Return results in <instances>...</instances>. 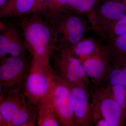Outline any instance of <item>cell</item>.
<instances>
[{"instance_id":"6da1fadb","label":"cell","mask_w":126,"mask_h":126,"mask_svg":"<svg viewBox=\"0 0 126 126\" xmlns=\"http://www.w3.org/2000/svg\"><path fill=\"white\" fill-rule=\"evenodd\" d=\"M20 18L17 24L32 60L50 67L51 57L57 45L52 25L38 12Z\"/></svg>"},{"instance_id":"7a4b0ae2","label":"cell","mask_w":126,"mask_h":126,"mask_svg":"<svg viewBox=\"0 0 126 126\" xmlns=\"http://www.w3.org/2000/svg\"><path fill=\"white\" fill-rule=\"evenodd\" d=\"M56 35V47H72L92 30L83 15L65 10L50 23Z\"/></svg>"},{"instance_id":"3957f363","label":"cell","mask_w":126,"mask_h":126,"mask_svg":"<svg viewBox=\"0 0 126 126\" xmlns=\"http://www.w3.org/2000/svg\"><path fill=\"white\" fill-rule=\"evenodd\" d=\"M55 74L61 78L82 86L90 91L92 84L80 60L69 47H56L51 60Z\"/></svg>"},{"instance_id":"277c9868","label":"cell","mask_w":126,"mask_h":126,"mask_svg":"<svg viewBox=\"0 0 126 126\" xmlns=\"http://www.w3.org/2000/svg\"><path fill=\"white\" fill-rule=\"evenodd\" d=\"M55 75L52 67L31 60L30 71L22 90L27 101L38 107L48 93Z\"/></svg>"},{"instance_id":"5b68a950","label":"cell","mask_w":126,"mask_h":126,"mask_svg":"<svg viewBox=\"0 0 126 126\" xmlns=\"http://www.w3.org/2000/svg\"><path fill=\"white\" fill-rule=\"evenodd\" d=\"M31 62L26 56H7L0 58V95L22 91Z\"/></svg>"},{"instance_id":"8992f818","label":"cell","mask_w":126,"mask_h":126,"mask_svg":"<svg viewBox=\"0 0 126 126\" xmlns=\"http://www.w3.org/2000/svg\"><path fill=\"white\" fill-rule=\"evenodd\" d=\"M126 14V7L121 0H103L96 6L88 21L92 30L106 42L107 32Z\"/></svg>"},{"instance_id":"52a82bcc","label":"cell","mask_w":126,"mask_h":126,"mask_svg":"<svg viewBox=\"0 0 126 126\" xmlns=\"http://www.w3.org/2000/svg\"><path fill=\"white\" fill-rule=\"evenodd\" d=\"M45 97L52 106L61 126H78L71 104L70 91L63 79L55 75Z\"/></svg>"},{"instance_id":"ba28073f","label":"cell","mask_w":126,"mask_h":126,"mask_svg":"<svg viewBox=\"0 0 126 126\" xmlns=\"http://www.w3.org/2000/svg\"><path fill=\"white\" fill-rule=\"evenodd\" d=\"M91 99L97 104L110 126H123L126 122L119 104L107 86L92 87Z\"/></svg>"},{"instance_id":"9c48e42d","label":"cell","mask_w":126,"mask_h":126,"mask_svg":"<svg viewBox=\"0 0 126 126\" xmlns=\"http://www.w3.org/2000/svg\"><path fill=\"white\" fill-rule=\"evenodd\" d=\"M63 79L70 91L71 104L77 126H94L90 91L82 86Z\"/></svg>"},{"instance_id":"30bf717a","label":"cell","mask_w":126,"mask_h":126,"mask_svg":"<svg viewBox=\"0 0 126 126\" xmlns=\"http://www.w3.org/2000/svg\"><path fill=\"white\" fill-rule=\"evenodd\" d=\"M27 50L22 31L18 24L0 23V57L24 56Z\"/></svg>"},{"instance_id":"8fae6325","label":"cell","mask_w":126,"mask_h":126,"mask_svg":"<svg viewBox=\"0 0 126 126\" xmlns=\"http://www.w3.org/2000/svg\"><path fill=\"white\" fill-rule=\"evenodd\" d=\"M111 56L106 45L104 48L96 54L80 60L90 79L92 87L103 84L110 68Z\"/></svg>"},{"instance_id":"7c38bea8","label":"cell","mask_w":126,"mask_h":126,"mask_svg":"<svg viewBox=\"0 0 126 126\" xmlns=\"http://www.w3.org/2000/svg\"><path fill=\"white\" fill-rule=\"evenodd\" d=\"M27 102L22 91L0 95V126H9L14 116Z\"/></svg>"},{"instance_id":"4fadbf2b","label":"cell","mask_w":126,"mask_h":126,"mask_svg":"<svg viewBox=\"0 0 126 126\" xmlns=\"http://www.w3.org/2000/svg\"><path fill=\"white\" fill-rule=\"evenodd\" d=\"M44 1L43 0H8L0 8V17L20 18L39 12Z\"/></svg>"},{"instance_id":"5bb4252c","label":"cell","mask_w":126,"mask_h":126,"mask_svg":"<svg viewBox=\"0 0 126 126\" xmlns=\"http://www.w3.org/2000/svg\"><path fill=\"white\" fill-rule=\"evenodd\" d=\"M102 85L126 87V56L111 57L109 71Z\"/></svg>"},{"instance_id":"9a60e30c","label":"cell","mask_w":126,"mask_h":126,"mask_svg":"<svg viewBox=\"0 0 126 126\" xmlns=\"http://www.w3.org/2000/svg\"><path fill=\"white\" fill-rule=\"evenodd\" d=\"M106 46L100 39L83 37L74 46L70 47L73 54L80 60L98 53Z\"/></svg>"},{"instance_id":"2e32d148","label":"cell","mask_w":126,"mask_h":126,"mask_svg":"<svg viewBox=\"0 0 126 126\" xmlns=\"http://www.w3.org/2000/svg\"><path fill=\"white\" fill-rule=\"evenodd\" d=\"M38 107L27 102L16 112L9 126H34L36 123Z\"/></svg>"},{"instance_id":"e0dca14e","label":"cell","mask_w":126,"mask_h":126,"mask_svg":"<svg viewBox=\"0 0 126 126\" xmlns=\"http://www.w3.org/2000/svg\"><path fill=\"white\" fill-rule=\"evenodd\" d=\"M36 125L38 126H61L52 106L46 97L38 107Z\"/></svg>"},{"instance_id":"ac0fdd59","label":"cell","mask_w":126,"mask_h":126,"mask_svg":"<svg viewBox=\"0 0 126 126\" xmlns=\"http://www.w3.org/2000/svg\"><path fill=\"white\" fill-rule=\"evenodd\" d=\"M67 0H45L39 13L50 23L65 9Z\"/></svg>"},{"instance_id":"d6986e66","label":"cell","mask_w":126,"mask_h":126,"mask_svg":"<svg viewBox=\"0 0 126 126\" xmlns=\"http://www.w3.org/2000/svg\"><path fill=\"white\" fill-rule=\"evenodd\" d=\"M98 0H67L65 10L87 16L97 5Z\"/></svg>"},{"instance_id":"ffe728a7","label":"cell","mask_w":126,"mask_h":126,"mask_svg":"<svg viewBox=\"0 0 126 126\" xmlns=\"http://www.w3.org/2000/svg\"><path fill=\"white\" fill-rule=\"evenodd\" d=\"M111 57L126 56V33L106 43Z\"/></svg>"},{"instance_id":"44dd1931","label":"cell","mask_w":126,"mask_h":126,"mask_svg":"<svg viewBox=\"0 0 126 126\" xmlns=\"http://www.w3.org/2000/svg\"><path fill=\"white\" fill-rule=\"evenodd\" d=\"M126 33V14L114 23L105 34L106 43Z\"/></svg>"},{"instance_id":"7402d4cb","label":"cell","mask_w":126,"mask_h":126,"mask_svg":"<svg viewBox=\"0 0 126 126\" xmlns=\"http://www.w3.org/2000/svg\"><path fill=\"white\" fill-rule=\"evenodd\" d=\"M106 86H108L110 88L113 97L121 107L126 121V87Z\"/></svg>"},{"instance_id":"603a6c76","label":"cell","mask_w":126,"mask_h":126,"mask_svg":"<svg viewBox=\"0 0 126 126\" xmlns=\"http://www.w3.org/2000/svg\"><path fill=\"white\" fill-rule=\"evenodd\" d=\"M94 125L95 126H110L97 104L91 99Z\"/></svg>"},{"instance_id":"cb8c5ba5","label":"cell","mask_w":126,"mask_h":126,"mask_svg":"<svg viewBox=\"0 0 126 126\" xmlns=\"http://www.w3.org/2000/svg\"><path fill=\"white\" fill-rule=\"evenodd\" d=\"M8 0H0V8H1Z\"/></svg>"},{"instance_id":"d4e9b609","label":"cell","mask_w":126,"mask_h":126,"mask_svg":"<svg viewBox=\"0 0 126 126\" xmlns=\"http://www.w3.org/2000/svg\"><path fill=\"white\" fill-rule=\"evenodd\" d=\"M124 3L126 8V0H121Z\"/></svg>"},{"instance_id":"484cf974","label":"cell","mask_w":126,"mask_h":126,"mask_svg":"<svg viewBox=\"0 0 126 126\" xmlns=\"http://www.w3.org/2000/svg\"><path fill=\"white\" fill-rule=\"evenodd\" d=\"M103 0H98V2L97 5L99 4L101 1H102Z\"/></svg>"},{"instance_id":"4316f807","label":"cell","mask_w":126,"mask_h":126,"mask_svg":"<svg viewBox=\"0 0 126 126\" xmlns=\"http://www.w3.org/2000/svg\"><path fill=\"white\" fill-rule=\"evenodd\" d=\"M125 126H126V124H125Z\"/></svg>"}]
</instances>
